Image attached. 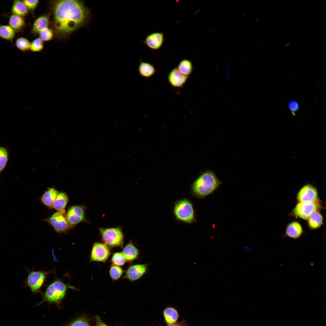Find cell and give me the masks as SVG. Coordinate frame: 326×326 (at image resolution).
Wrapping results in <instances>:
<instances>
[{
    "label": "cell",
    "instance_id": "cell-37",
    "mask_svg": "<svg viewBox=\"0 0 326 326\" xmlns=\"http://www.w3.org/2000/svg\"><path fill=\"white\" fill-rule=\"evenodd\" d=\"M167 326H184V325L183 323L181 322L174 324H168Z\"/></svg>",
    "mask_w": 326,
    "mask_h": 326
},
{
    "label": "cell",
    "instance_id": "cell-25",
    "mask_svg": "<svg viewBox=\"0 0 326 326\" xmlns=\"http://www.w3.org/2000/svg\"><path fill=\"white\" fill-rule=\"evenodd\" d=\"M15 35V32L8 25L0 24V37L5 40L12 41Z\"/></svg>",
    "mask_w": 326,
    "mask_h": 326
},
{
    "label": "cell",
    "instance_id": "cell-1",
    "mask_svg": "<svg viewBox=\"0 0 326 326\" xmlns=\"http://www.w3.org/2000/svg\"><path fill=\"white\" fill-rule=\"evenodd\" d=\"M52 8L54 27L61 35L72 33L86 24L90 19L89 10L79 1H56Z\"/></svg>",
    "mask_w": 326,
    "mask_h": 326
},
{
    "label": "cell",
    "instance_id": "cell-2",
    "mask_svg": "<svg viewBox=\"0 0 326 326\" xmlns=\"http://www.w3.org/2000/svg\"><path fill=\"white\" fill-rule=\"evenodd\" d=\"M221 184L214 172L208 170L202 174L194 182L193 191L197 196L204 197L213 192Z\"/></svg>",
    "mask_w": 326,
    "mask_h": 326
},
{
    "label": "cell",
    "instance_id": "cell-7",
    "mask_svg": "<svg viewBox=\"0 0 326 326\" xmlns=\"http://www.w3.org/2000/svg\"><path fill=\"white\" fill-rule=\"evenodd\" d=\"M321 208L319 202L315 203L298 202L293 209L292 213L295 216L307 220L313 213L319 211Z\"/></svg>",
    "mask_w": 326,
    "mask_h": 326
},
{
    "label": "cell",
    "instance_id": "cell-36",
    "mask_svg": "<svg viewBox=\"0 0 326 326\" xmlns=\"http://www.w3.org/2000/svg\"><path fill=\"white\" fill-rule=\"evenodd\" d=\"M97 326H107L103 323L99 318H97Z\"/></svg>",
    "mask_w": 326,
    "mask_h": 326
},
{
    "label": "cell",
    "instance_id": "cell-15",
    "mask_svg": "<svg viewBox=\"0 0 326 326\" xmlns=\"http://www.w3.org/2000/svg\"><path fill=\"white\" fill-rule=\"evenodd\" d=\"M303 232L302 225L297 221L289 223L287 226L285 235L288 237L296 239L299 238Z\"/></svg>",
    "mask_w": 326,
    "mask_h": 326
},
{
    "label": "cell",
    "instance_id": "cell-23",
    "mask_svg": "<svg viewBox=\"0 0 326 326\" xmlns=\"http://www.w3.org/2000/svg\"><path fill=\"white\" fill-rule=\"evenodd\" d=\"M12 14L24 17L28 13V10L23 1L14 0L11 8Z\"/></svg>",
    "mask_w": 326,
    "mask_h": 326
},
{
    "label": "cell",
    "instance_id": "cell-8",
    "mask_svg": "<svg viewBox=\"0 0 326 326\" xmlns=\"http://www.w3.org/2000/svg\"><path fill=\"white\" fill-rule=\"evenodd\" d=\"M46 220L58 232H66L71 227L67 220L65 210L55 212Z\"/></svg>",
    "mask_w": 326,
    "mask_h": 326
},
{
    "label": "cell",
    "instance_id": "cell-34",
    "mask_svg": "<svg viewBox=\"0 0 326 326\" xmlns=\"http://www.w3.org/2000/svg\"><path fill=\"white\" fill-rule=\"evenodd\" d=\"M68 326H90L87 320L83 318H79L71 323Z\"/></svg>",
    "mask_w": 326,
    "mask_h": 326
},
{
    "label": "cell",
    "instance_id": "cell-22",
    "mask_svg": "<svg viewBox=\"0 0 326 326\" xmlns=\"http://www.w3.org/2000/svg\"><path fill=\"white\" fill-rule=\"evenodd\" d=\"M68 201L69 198L66 193L64 192L58 193L52 207L58 211H64Z\"/></svg>",
    "mask_w": 326,
    "mask_h": 326
},
{
    "label": "cell",
    "instance_id": "cell-6",
    "mask_svg": "<svg viewBox=\"0 0 326 326\" xmlns=\"http://www.w3.org/2000/svg\"><path fill=\"white\" fill-rule=\"evenodd\" d=\"M174 212L176 217L180 220L191 223L193 220L194 213L192 205L186 199L177 202L174 206Z\"/></svg>",
    "mask_w": 326,
    "mask_h": 326
},
{
    "label": "cell",
    "instance_id": "cell-13",
    "mask_svg": "<svg viewBox=\"0 0 326 326\" xmlns=\"http://www.w3.org/2000/svg\"><path fill=\"white\" fill-rule=\"evenodd\" d=\"M188 77L181 73L177 68L169 73L168 80L170 84L175 88H181L187 82Z\"/></svg>",
    "mask_w": 326,
    "mask_h": 326
},
{
    "label": "cell",
    "instance_id": "cell-20",
    "mask_svg": "<svg viewBox=\"0 0 326 326\" xmlns=\"http://www.w3.org/2000/svg\"><path fill=\"white\" fill-rule=\"evenodd\" d=\"M309 227L311 229L319 228L323 224V216L319 211L313 213L307 220Z\"/></svg>",
    "mask_w": 326,
    "mask_h": 326
},
{
    "label": "cell",
    "instance_id": "cell-4",
    "mask_svg": "<svg viewBox=\"0 0 326 326\" xmlns=\"http://www.w3.org/2000/svg\"><path fill=\"white\" fill-rule=\"evenodd\" d=\"M28 275L26 279L24 281V287H27L33 293L40 292L42 287L44 285L49 274L53 273L54 270H51L47 271L40 270H32L27 268Z\"/></svg>",
    "mask_w": 326,
    "mask_h": 326
},
{
    "label": "cell",
    "instance_id": "cell-32",
    "mask_svg": "<svg viewBox=\"0 0 326 326\" xmlns=\"http://www.w3.org/2000/svg\"><path fill=\"white\" fill-rule=\"evenodd\" d=\"M39 34L40 38L43 41L51 40L53 38L54 34L53 30L48 27L42 30Z\"/></svg>",
    "mask_w": 326,
    "mask_h": 326
},
{
    "label": "cell",
    "instance_id": "cell-31",
    "mask_svg": "<svg viewBox=\"0 0 326 326\" xmlns=\"http://www.w3.org/2000/svg\"><path fill=\"white\" fill-rule=\"evenodd\" d=\"M43 47V41L40 38L35 39L30 43V50L33 52H40Z\"/></svg>",
    "mask_w": 326,
    "mask_h": 326
},
{
    "label": "cell",
    "instance_id": "cell-28",
    "mask_svg": "<svg viewBox=\"0 0 326 326\" xmlns=\"http://www.w3.org/2000/svg\"><path fill=\"white\" fill-rule=\"evenodd\" d=\"M30 43L27 38L22 37H19L16 40L15 45L20 50L25 51L30 49Z\"/></svg>",
    "mask_w": 326,
    "mask_h": 326
},
{
    "label": "cell",
    "instance_id": "cell-24",
    "mask_svg": "<svg viewBox=\"0 0 326 326\" xmlns=\"http://www.w3.org/2000/svg\"><path fill=\"white\" fill-rule=\"evenodd\" d=\"M163 315L165 321L167 324L176 323L179 315L176 309L174 308L168 307L164 309Z\"/></svg>",
    "mask_w": 326,
    "mask_h": 326
},
{
    "label": "cell",
    "instance_id": "cell-33",
    "mask_svg": "<svg viewBox=\"0 0 326 326\" xmlns=\"http://www.w3.org/2000/svg\"><path fill=\"white\" fill-rule=\"evenodd\" d=\"M28 10L30 11H33L37 7L39 3L38 0H23Z\"/></svg>",
    "mask_w": 326,
    "mask_h": 326
},
{
    "label": "cell",
    "instance_id": "cell-5",
    "mask_svg": "<svg viewBox=\"0 0 326 326\" xmlns=\"http://www.w3.org/2000/svg\"><path fill=\"white\" fill-rule=\"evenodd\" d=\"M99 231L102 240L108 247L113 248L123 245L124 236L120 228H100Z\"/></svg>",
    "mask_w": 326,
    "mask_h": 326
},
{
    "label": "cell",
    "instance_id": "cell-16",
    "mask_svg": "<svg viewBox=\"0 0 326 326\" xmlns=\"http://www.w3.org/2000/svg\"><path fill=\"white\" fill-rule=\"evenodd\" d=\"M49 22L48 15L44 14L37 18L32 25L31 32L33 34H39L41 31L47 27Z\"/></svg>",
    "mask_w": 326,
    "mask_h": 326
},
{
    "label": "cell",
    "instance_id": "cell-26",
    "mask_svg": "<svg viewBox=\"0 0 326 326\" xmlns=\"http://www.w3.org/2000/svg\"><path fill=\"white\" fill-rule=\"evenodd\" d=\"M177 69L181 73L188 77L193 70V64L190 61L184 59L180 62Z\"/></svg>",
    "mask_w": 326,
    "mask_h": 326
},
{
    "label": "cell",
    "instance_id": "cell-10",
    "mask_svg": "<svg viewBox=\"0 0 326 326\" xmlns=\"http://www.w3.org/2000/svg\"><path fill=\"white\" fill-rule=\"evenodd\" d=\"M110 254L108 247L104 243L96 242L93 244L91 253V261L104 262Z\"/></svg>",
    "mask_w": 326,
    "mask_h": 326
},
{
    "label": "cell",
    "instance_id": "cell-27",
    "mask_svg": "<svg viewBox=\"0 0 326 326\" xmlns=\"http://www.w3.org/2000/svg\"><path fill=\"white\" fill-rule=\"evenodd\" d=\"M9 158V151L7 148L0 146V174L6 166Z\"/></svg>",
    "mask_w": 326,
    "mask_h": 326
},
{
    "label": "cell",
    "instance_id": "cell-11",
    "mask_svg": "<svg viewBox=\"0 0 326 326\" xmlns=\"http://www.w3.org/2000/svg\"><path fill=\"white\" fill-rule=\"evenodd\" d=\"M85 207L75 205L70 207L66 215L68 221L71 227L83 221L85 218Z\"/></svg>",
    "mask_w": 326,
    "mask_h": 326
},
{
    "label": "cell",
    "instance_id": "cell-19",
    "mask_svg": "<svg viewBox=\"0 0 326 326\" xmlns=\"http://www.w3.org/2000/svg\"><path fill=\"white\" fill-rule=\"evenodd\" d=\"M58 193L55 188H49L41 197L42 202L47 207L52 208Z\"/></svg>",
    "mask_w": 326,
    "mask_h": 326
},
{
    "label": "cell",
    "instance_id": "cell-17",
    "mask_svg": "<svg viewBox=\"0 0 326 326\" xmlns=\"http://www.w3.org/2000/svg\"><path fill=\"white\" fill-rule=\"evenodd\" d=\"M122 253L126 260L128 261L136 259L139 254L138 248L131 242L125 247Z\"/></svg>",
    "mask_w": 326,
    "mask_h": 326
},
{
    "label": "cell",
    "instance_id": "cell-35",
    "mask_svg": "<svg viewBox=\"0 0 326 326\" xmlns=\"http://www.w3.org/2000/svg\"><path fill=\"white\" fill-rule=\"evenodd\" d=\"M288 107L292 114L295 115V113L298 110L299 106L298 103L296 101H292L289 102Z\"/></svg>",
    "mask_w": 326,
    "mask_h": 326
},
{
    "label": "cell",
    "instance_id": "cell-14",
    "mask_svg": "<svg viewBox=\"0 0 326 326\" xmlns=\"http://www.w3.org/2000/svg\"><path fill=\"white\" fill-rule=\"evenodd\" d=\"M164 35L160 32H155L147 36L144 41L145 44L150 49L157 50L160 48L164 42Z\"/></svg>",
    "mask_w": 326,
    "mask_h": 326
},
{
    "label": "cell",
    "instance_id": "cell-21",
    "mask_svg": "<svg viewBox=\"0 0 326 326\" xmlns=\"http://www.w3.org/2000/svg\"><path fill=\"white\" fill-rule=\"evenodd\" d=\"M140 63L138 71L140 75L142 77L148 78L152 76L155 72V67L152 64L144 62L139 60Z\"/></svg>",
    "mask_w": 326,
    "mask_h": 326
},
{
    "label": "cell",
    "instance_id": "cell-12",
    "mask_svg": "<svg viewBox=\"0 0 326 326\" xmlns=\"http://www.w3.org/2000/svg\"><path fill=\"white\" fill-rule=\"evenodd\" d=\"M146 264H137L130 266L127 270L124 277L130 281L140 278L146 272Z\"/></svg>",
    "mask_w": 326,
    "mask_h": 326
},
{
    "label": "cell",
    "instance_id": "cell-30",
    "mask_svg": "<svg viewBox=\"0 0 326 326\" xmlns=\"http://www.w3.org/2000/svg\"><path fill=\"white\" fill-rule=\"evenodd\" d=\"M126 260L122 252H116L112 256L111 261L113 265L120 266L123 265Z\"/></svg>",
    "mask_w": 326,
    "mask_h": 326
},
{
    "label": "cell",
    "instance_id": "cell-29",
    "mask_svg": "<svg viewBox=\"0 0 326 326\" xmlns=\"http://www.w3.org/2000/svg\"><path fill=\"white\" fill-rule=\"evenodd\" d=\"M123 270L120 266L112 265L109 270V274L111 278L114 280H118L123 274Z\"/></svg>",
    "mask_w": 326,
    "mask_h": 326
},
{
    "label": "cell",
    "instance_id": "cell-18",
    "mask_svg": "<svg viewBox=\"0 0 326 326\" xmlns=\"http://www.w3.org/2000/svg\"><path fill=\"white\" fill-rule=\"evenodd\" d=\"M8 18V25L15 32L21 31L25 25V21L24 17L12 14Z\"/></svg>",
    "mask_w": 326,
    "mask_h": 326
},
{
    "label": "cell",
    "instance_id": "cell-9",
    "mask_svg": "<svg viewBox=\"0 0 326 326\" xmlns=\"http://www.w3.org/2000/svg\"><path fill=\"white\" fill-rule=\"evenodd\" d=\"M296 198L298 202H300L315 203L319 202L316 188L309 184L304 185L299 190Z\"/></svg>",
    "mask_w": 326,
    "mask_h": 326
},
{
    "label": "cell",
    "instance_id": "cell-3",
    "mask_svg": "<svg viewBox=\"0 0 326 326\" xmlns=\"http://www.w3.org/2000/svg\"><path fill=\"white\" fill-rule=\"evenodd\" d=\"M68 288L75 289L69 283H64L61 279L56 278L46 287L40 303L46 301L51 303H59L65 297Z\"/></svg>",
    "mask_w": 326,
    "mask_h": 326
},
{
    "label": "cell",
    "instance_id": "cell-38",
    "mask_svg": "<svg viewBox=\"0 0 326 326\" xmlns=\"http://www.w3.org/2000/svg\"><path fill=\"white\" fill-rule=\"evenodd\" d=\"M290 45V44L289 43H287L285 44V46L286 47H288Z\"/></svg>",
    "mask_w": 326,
    "mask_h": 326
}]
</instances>
